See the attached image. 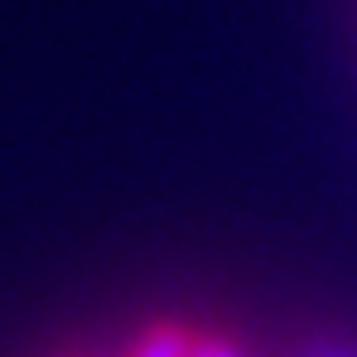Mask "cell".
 I'll use <instances>...</instances> for the list:
<instances>
[{
  "instance_id": "obj_2",
  "label": "cell",
  "mask_w": 357,
  "mask_h": 357,
  "mask_svg": "<svg viewBox=\"0 0 357 357\" xmlns=\"http://www.w3.org/2000/svg\"><path fill=\"white\" fill-rule=\"evenodd\" d=\"M188 357H251L246 348H241L232 333H222V328H193V348H188Z\"/></svg>"
},
{
  "instance_id": "obj_3",
  "label": "cell",
  "mask_w": 357,
  "mask_h": 357,
  "mask_svg": "<svg viewBox=\"0 0 357 357\" xmlns=\"http://www.w3.org/2000/svg\"><path fill=\"white\" fill-rule=\"evenodd\" d=\"M299 357H357V343L353 338H333V333H319V338H309Z\"/></svg>"
},
{
  "instance_id": "obj_1",
  "label": "cell",
  "mask_w": 357,
  "mask_h": 357,
  "mask_svg": "<svg viewBox=\"0 0 357 357\" xmlns=\"http://www.w3.org/2000/svg\"><path fill=\"white\" fill-rule=\"evenodd\" d=\"M193 328H198V324H188V319H178V314L150 319V324L121 348V357H188Z\"/></svg>"
},
{
  "instance_id": "obj_4",
  "label": "cell",
  "mask_w": 357,
  "mask_h": 357,
  "mask_svg": "<svg viewBox=\"0 0 357 357\" xmlns=\"http://www.w3.org/2000/svg\"><path fill=\"white\" fill-rule=\"evenodd\" d=\"M63 357H82V353H63Z\"/></svg>"
}]
</instances>
